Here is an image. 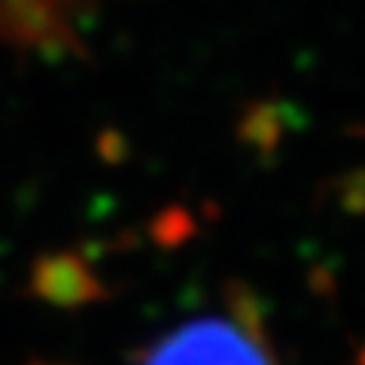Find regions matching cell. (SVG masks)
Returning a JSON list of instances; mask_svg holds the SVG:
<instances>
[{"instance_id": "cell-1", "label": "cell", "mask_w": 365, "mask_h": 365, "mask_svg": "<svg viewBox=\"0 0 365 365\" xmlns=\"http://www.w3.org/2000/svg\"><path fill=\"white\" fill-rule=\"evenodd\" d=\"M140 365H277L268 338H253L225 317L182 323L143 353Z\"/></svg>"}, {"instance_id": "cell-2", "label": "cell", "mask_w": 365, "mask_h": 365, "mask_svg": "<svg viewBox=\"0 0 365 365\" xmlns=\"http://www.w3.org/2000/svg\"><path fill=\"white\" fill-rule=\"evenodd\" d=\"M40 292L61 304H83L101 295V283L86 271V265L73 256L49 259L37 274Z\"/></svg>"}, {"instance_id": "cell-3", "label": "cell", "mask_w": 365, "mask_h": 365, "mask_svg": "<svg viewBox=\"0 0 365 365\" xmlns=\"http://www.w3.org/2000/svg\"><path fill=\"white\" fill-rule=\"evenodd\" d=\"M222 302H225L228 319H232L237 329H244V332L253 335V338H268L265 335V307H262V299L247 287V283L228 280Z\"/></svg>"}, {"instance_id": "cell-4", "label": "cell", "mask_w": 365, "mask_h": 365, "mask_svg": "<svg viewBox=\"0 0 365 365\" xmlns=\"http://www.w3.org/2000/svg\"><path fill=\"white\" fill-rule=\"evenodd\" d=\"M356 365H365V347L359 350V359H356Z\"/></svg>"}]
</instances>
